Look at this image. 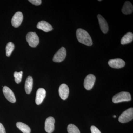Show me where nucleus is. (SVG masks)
I'll use <instances>...</instances> for the list:
<instances>
[{
	"label": "nucleus",
	"mask_w": 133,
	"mask_h": 133,
	"mask_svg": "<svg viewBox=\"0 0 133 133\" xmlns=\"http://www.w3.org/2000/svg\"><path fill=\"white\" fill-rule=\"evenodd\" d=\"M76 36L79 43L88 46H91L93 42L89 33L83 29H78L76 31Z\"/></svg>",
	"instance_id": "obj_1"
},
{
	"label": "nucleus",
	"mask_w": 133,
	"mask_h": 133,
	"mask_svg": "<svg viewBox=\"0 0 133 133\" xmlns=\"http://www.w3.org/2000/svg\"><path fill=\"white\" fill-rule=\"evenodd\" d=\"M131 99V95L129 92H121L117 94L112 98V102L114 103L129 101Z\"/></svg>",
	"instance_id": "obj_2"
},
{
	"label": "nucleus",
	"mask_w": 133,
	"mask_h": 133,
	"mask_svg": "<svg viewBox=\"0 0 133 133\" xmlns=\"http://www.w3.org/2000/svg\"><path fill=\"white\" fill-rule=\"evenodd\" d=\"M26 39L29 46L32 48H35L39 43V38L35 32H29L26 35Z\"/></svg>",
	"instance_id": "obj_3"
},
{
	"label": "nucleus",
	"mask_w": 133,
	"mask_h": 133,
	"mask_svg": "<svg viewBox=\"0 0 133 133\" xmlns=\"http://www.w3.org/2000/svg\"><path fill=\"white\" fill-rule=\"evenodd\" d=\"M133 118V108H130L123 112L119 118L121 123H125L132 120Z\"/></svg>",
	"instance_id": "obj_4"
},
{
	"label": "nucleus",
	"mask_w": 133,
	"mask_h": 133,
	"mask_svg": "<svg viewBox=\"0 0 133 133\" xmlns=\"http://www.w3.org/2000/svg\"><path fill=\"white\" fill-rule=\"evenodd\" d=\"M96 80L94 75L90 74L87 75L84 81V88L87 90H91L93 87Z\"/></svg>",
	"instance_id": "obj_5"
},
{
	"label": "nucleus",
	"mask_w": 133,
	"mask_h": 133,
	"mask_svg": "<svg viewBox=\"0 0 133 133\" xmlns=\"http://www.w3.org/2000/svg\"><path fill=\"white\" fill-rule=\"evenodd\" d=\"M66 50L64 47H62L54 55L53 61L56 63L63 62L66 56Z\"/></svg>",
	"instance_id": "obj_6"
},
{
	"label": "nucleus",
	"mask_w": 133,
	"mask_h": 133,
	"mask_svg": "<svg viewBox=\"0 0 133 133\" xmlns=\"http://www.w3.org/2000/svg\"><path fill=\"white\" fill-rule=\"evenodd\" d=\"M23 18V15L21 12H18L16 13L11 21L12 26L16 28L19 27L21 24Z\"/></svg>",
	"instance_id": "obj_7"
},
{
	"label": "nucleus",
	"mask_w": 133,
	"mask_h": 133,
	"mask_svg": "<svg viewBox=\"0 0 133 133\" xmlns=\"http://www.w3.org/2000/svg\"><path fill=\"white\" fill-rule=\"evenodd\" d=\"M3 92L5 98L9 102L13 103L16 102V99L14 94L10 88L5 86L3 88Z\"/></svg>",
	"instance_id": "obj_8"
},
{
	"label": "nucleus",
	"mask_w": 133,
	"mask_h": 133,
	"mask_svg": "<svg viewBox=\"0 0 133 133\" xmlns=\"http://www.w3.org/2000/svg\"><path fill=\"white\" fill-rule=\"evenodd\" d=\"M55 119L50 116L46 119L45 122V130L47 132L51 133L55 129Z\"/></svg>",
	"instance_id": "obj_9"
},
{
	"label": "nucleus",
	"mask_w": 133,
	"mask_h": 133,
	"mask_svg": "<svg viewBox=\"0 0 133 133\" xmlns=\"http://www.w3.org/2000/svg\"><path fill=\"white\" fill-rule=\"evenodd\" d=\"M109 66L114 69H120L124 67L125 63L121 58H117L110 59L108 62Z\"/></svg>",
	"instance_id": "obj_10"
},
{
	"label": "nucleus",
	"mask_w": 133,
	"mask_h": 133,
	"mask_svg": "<svg viewBox=\"0 0 133 133\" xmlns=\"http://www.w3.org/2000/svg\"><path fill=\"white\" fill-rule=\"evenodd\" d=\"M58 92L59 96L62 99H66L68 97L69 94V89L68 86L66 84H62L59 86Z\"/></svg>",
	"instance_id": "obj_11"
},
{
	"label": "nucleus",
	"mask_w": 133,
	"mask_h": 133,
	"mask_svg": "<svg viewBox=\"0 0 133 133\" xmlns=\"http://www.w3.org/2000/svg\"><path fill=\"white\" fill-rule=\"evenodd\" d=\"M46 96V91L43 88H40L37 90L36 94V103L39 105L42 104Z\"/></svg>",
	"instance_id": "obj_12"
},
{
	"label": "nucleus",
	"mask_w": 133,
	"mask_h": 133,
	"mask_svg": "<svg viewBox=\"0 0 133 133\" xmlns=\"http://www.w3.org/2000/svg\"><path fill=\"white\" fill-rule=\"evenodd\" d=\"M97 17L101 31L103 33H107L108 31V26L107 22L101 15L98 14Z\"/></svg>",
	"instance_id": "obj_13"
},
{
	"label": "nucleus",
	"mask_w": 133,
	"mask_h": 133,
	"mask_svg": "<svg viewBox=\"0 0 133 133\" xmlns=\"http://www.w3.org/2000/svg\"><path fill=\"white\" fill-rule=\"evenodd\" d=\"M37 28L46 32L51 31L53 29L51 25L45 21L39 22L37 25Z\"/></svg>",
	"instance_id": "obj_14"
},
{
	"label": "nucleus",
	"mask_w": 133,
	"mask_h": 133,
	"mask_svg": "<svg viewBox=\"0 0 133 133\" xmlns=\"http://www.w3.org/2000/svg\"><path fill=\"white\" fill-rule=\"evenodd\" d=\"M133 11V7L132 3L129 1L125 2L122 9V13L125 15L130 14L132 13Z\"/></svg>",
	"instance_id": "obj_15"
},
{
	"label": "nucleus",
	"mask_w": 133,
	"mask_h": 133,
	"mask_svg": "<svg viewBox=\"0 0 133 133\" xmlns=\"http://www.w3.org/2000/svg\"><path fill=\"white\" fill-rule=\"evenodd\" d=\"M33 79L32 77L29 76L26 79L25 84V90L27 94L31 93L33 88Z\"/></svg>",
	"instance_id": "obj_16"
},
{
	"label": "nucleus",
	"mask_w": 133,
	"mask_h": 133,
	"mask_svg": "<svg viewBox=\"0 0 133 133\" xmlns=\"http://www.w3.org/2000/svg\"><path fill=\"white\" fill-rule=\"evenodd\" d=\"M133 40V34L132 32H128L122 38L121 43L122 45L132 42Z\"/></svg>",
	"instance_id": "obj_17"
},
{
	"label": "nucleus",
	"mask_w": 133,
	"mask_h": 133,
	"mask_svg": "<svg viewBox=\"0 0 133 133\" xmlns=\"http://www.w3.org/2000/svg\"><path fill=\"white\" fill-rule=\"evenodd\" d=\"M17 127L23 133H30L31 129L28 125L21 122H17Z\"/></svg>",
	"instance_id": "obj_18"
},
{
	"label": "nucleus",
	"mask_w": 133,
	"mask_h": 133,
	"mask_svg": "<svg viewBox=\"0 0 133 133\" xmlns=\"http://www.w3.org/2000/svg\"><path fill=\"white\" fill-rule=\"evenodd\" d=\"M15 48V45L13 43L9 42L7 44L6 48V55L7 56L9 57L13 52Z\"/></svg>",
	"instance_id": "obj_19"
},
{
	"label": "nucleus",
	"mask_w": 133,
	"mask_h": 133,
	"mask_svg": "<svg viewBox=\"0 0 133 133\" xmlns=\"http://www.w3.org/2000/svg\"><path fill=\"white\" fill-rule=\"evenodd\" d=\"M67 131L69 133H80L77 127L72 124H69L68 126Z\"/></svg>",
	"instance_id": "obj_20"
},
{
	"label": "nucleus",
	"mask_w": 133,
	"mask_h": 133,
	"mask_svg": "<svg viewBox=\"0 0 133 133\" xmlns=\"http://www.w3.org/2000/svg\"><path fill=\"white\" fill-rule=\"evenodd\" d=\"M23 73V72L22 71H21L19 72L16 71L14 73L15 81L17 84H19L21 81Z\"/></svg>",
	"instance_id": "obj_21"
},
{
	"label": "nucleus",
	"mask_w": 133,
	"mask_h": 133,
	"mask_svg": "<svg viewBox=\"0 0 133 133\" xmlns=\"http://www.w3.org/2000/svg\"><path fill=\"white\" fill-rule=\"evenodd\" d=\"M29 1L36 6L41 5L42 2L41 0H29Z\"/></svg>",
	"instance_id": "obj_22"
},
{
	"label": "nucleus",
	"mask_w": 133,
	"mask_h": 133,
	"mask_svg": "<svg viewBox=\"0 0 133 133\" xmlns=\"http://www.w3.org/2000/svg\"><path fill=\"white\" fill-rule=\"evenodd\" d=\"M91 133H101L99 129L94 126H92L91 127Z\"/></svg>",
	"instance_id": "obj_23"
},
{
	"label": "nucleus",
	"mask_w": 133,
	"mask_h": 133,
	"mask_svg": "<svg viewBox=\"0 0 133 133\" xmlns=\"http://www.w3.org/2000/svg\"><path fill=\"white\" fill-rule=\"evenodd\" d=\"M0 133H6L4 126L1 123H0Z\"/></svg>",
	"instance_id": "obj_24"
},
{
	"label": "nucleus",
	"mask_w": 133,
	"mask_h": 133,
	"mask_svg": "<svg viewBox=\"0 0 133 133\" xmlns=\"http://www.w3.org/2000/svg\"><path fill=\"white\" fill-rule=\"evenodd\" d=\"M113 117H114V118H116V115H114Z\"/></svg>",
	"instance_id": "obj_25"
},
{
	"label": "nucleus",
	"mask_w": 133,
	"mask_h": 133,
	"mask_svg": "<svg viewBox=\"0 0 133 133\" xmlns=\"http://www.w3.org/2000/svg\"><path fill=\"white\" fill-rule=\"evenodd\" d=\"M99 1H101V0H100V1H99Z\"/></svg>",
	"instance_id": "obj_26"
}]
</instances>
